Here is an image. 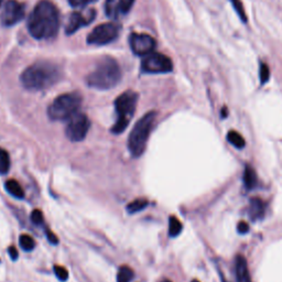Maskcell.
<instances>
[{"instance_id":"cell-21","label":"cell","mask_w":282,"mask_h":282,"mask_svg":"<svg viewBox=\"0 0 282 282\" xmlns=\"http://www.w3.org/2000/svg\"><path fill=\"white\" fill-rule=\"evenodd\" d=\"M134 273L132 269L128 266H121L117 273V282H130L132 280Z\"/></svg>"},{"instance_id":"cell-4","label":"cell","mask_w":282,"mask_h":282,"mask_svg":"<svg viewBox=\"0 0 282 282\" xmlns=\"http://www.w3.org/2000/svg\"><path fill=\"white\" fill-rule=\"evenodd\" d=\"M157 117V112L149 111L148 114L142 116L134 125L128 139V148L133 158H139L144 153L147 142L152 130L153 124Z\"/></svg>"},{"instance_id":"cell-10","label":"cell","mask_w":282,"mask_h":282,"mask_svg":"<svg viewBox=\"0 0 282 282\" xmlns=\"http://www.w3.org/2000/svg\"><path fill=\"white\" fill-rule=\"evenodd\" d=\"M24 18V6L17 0H8L3 6V9L0 16L1 24L5 27H12V25L20 22Z\"/></svg>"},{"instance_id":"cell-15","label":"cell","mask_w":282,"mask_h":282,"mask_svg":"<svg viewBox=\"0 0 282 282\" xmlns=\"http://www.w3.org/2000/svg\"><path fill=\"white\" fill-rule=\"evenodd\" d=\"M235 273L237 282H253L251 281L248 263L242 255H238L235 260Z\"/></svg>"},{"instance_id":"cell-20","label":"cell","mask_w":282,"mask_h":282,"mask_svg":"<svg viewBox=\"0 0 282 282\" xmlns=\"http://www.w3.org/2000/svg\"><path fill=\"white\" fill-rule=\"evenodd\" d=\"M183 229V225L177 219L175 216H171L169 218V235L171 237H176L180 235V233Z\"/></svg>"},{"instance_id":"cell-36","label":"cell","mask_w":282,"mask_h":282,"mask_svg":"<svg viewBox=\"0 0 282 282\" xmlns=\"http://www.w3.org/2000/svg\"><path fill=\"white\" fill-rule=\"evenodd\" d=\"M223 282H227V281H226V280H225V279H223Z\"/></svg>"},{"instance_id":"cell-29","label":"cell","mask_w":282,"mask_h":282,"mask_svg":"<svg viewBox=\"0 0 282 282\" xmlns=\"http://www.w3.org/2000/svg\"><path fill=\"white\" fill-rule=\"evenodd\" d=\"M237 232L241 234V235H245V234L249 232V225L244 222V220H241V222H239L237 225Z\"/></svg>"},{"instance_id":"cell-13","label":"cell","mask_w":282,"mask_h":282,"mask_svg":"<svg viewBox=\"0 0 282 282\" xmlns=\"http://www.w3.org/2000/svg\"><path fill=\"white\" fill-rule=\"evenodd\" d=\"M134 0H106L105 12L108 18L121 19L131 9Z\"/></svg>"},{"instance_id":"cell-14","label":"cell","mask_w":282,"mask_h":282,"mask_svg":"<svg viewBox=\"0 0 282 282\" xmlns=\"http://www.w3.org/2000/svg\"><path fill=\"white\" fill-rule=\"evenodd\" d=\"M248 214L253 222H257V220L262 219L264 215H266V203H264L261 198L253 197L249 202Z\"/></svg>"},{"instance_id":"cell-3","label":"cell","mask_w":282,"mask_h":282,"mask_svg":"<svg viewBox=\"0 0 282 282\" xmlns=\"http://www.w3.org/2000/svg\"><path fill=\"white\" fill-rule=\"evenodd\" d=\"M120 80L121 69L118 62L110 56H104L86 77V83L92 88L106 90L115 87Z\"/></svg>"},{"instance_id":"cell-2","label":"cell","mask_w":282,"mask_h":282,"mask_svg":"<svg viewBox=\"0 0 282 282\" xmlns=\"http://www.w3.org/2000/svg\"><path fill=\"white\" fill-rule=\"evenodd\" d=\"M62 71L52 62H37L30 65L20 76V82L29 90H43L58 83Z\"/></svg>"},{"instance_id":"cell-24","label":"cell","mask_w":282,"mask_h":282,"mask_svg":"<svg viewBox=\"0 0 282 282\" xmlns=\"http://www.w3.org/2000/svg\"><path fill=\"white\" fill-rule=\"evenodd\" d=\"M229 1L232 2L234 9L236 10L237 15L239 16V18H240V20L242 21V22H247V15H246L244 6H242V3H241L240 0H229Z\"/></svg>"},{"instance_id":"cell-31","label":"cell","mask_w":282,"mask_h":282,"mask_svg":"<svg viewBox=\"0 0 282 282\" xmlns=\"http://www.w3.org/2000/svg\"><path fill=\"white\" fill-rule=\"evenodd\" d=\"M8 254H9L10 256V258L12 260H17L19 257V255H18V250H17V248L15 246H10L9 248H8Z\"/></svg>"},{"instance_id":"cell-27","label":"cell","mask_w":282,"mask_h":282,"mask_svg":"<svg viewBox=\"0 0 282 282\" xmlns=\"http://www.w3.org/2000/svg\"><path fill=\"white\" fill-rule=\"evenodd\" d=\"M31 220L36 225H42L44 223V217H43L42 212L40 210H34L31 213Z\"/></svg>"},{"instance_id":"cell-7","label":"cell","mask_w":282,"mask_h":282,"mask_svg":"<svg viewBox=\"0 0 282 282\" xmlns=\"http://www.w3.org/2000/svg\"><path fill=\"white\" fill-rule=\"evenodd\" d=\"M120 29V25L115 22L99 24L87 36V43L92 45L108 44L118 38Z\"/></svg>"},{"instance_id":"cell-12","label":"cell","mask_w":282,"mask_h":282,"mask_svg":"<svg viewBox=\"0 0 282 282\" xmlns=\"http://www.w3.org/2000/svg\"><path fill=\"white\" fill-rule=\"evenodd\" d=\"M96 17V11L94 9H88L85 11H74L68 16L67 22L65 24V33L67 36L75 33L77 30L84 25L89 24L94 21Z\"/></svg>"},{"instance_id":"cell-16","label":"cell","mask_w":282,"mask_h":282,"mask_svg":"<svg viewBox=\"0 0 282 282\" xmlns=\"http://www.w3.org/2000/svg\"><path fill=\"white\" fill-rule=\"evenodd\" d=\"M242 181H244V185L247 190H253L255 186L257 185V182H258L257 173H256L255 169L251 166L245 167Z\"/></svg>"},{"instance_id":"cell-17","label":"cell","mask_w":282,"mask_h":282,"mask_svg":"<svg viewBox=\"0 0 282 282\" xmlns=\"http://www.w3.org/2000/svg\"><path fill=\"white\" fill-rule=\"evenodd\" d=\"M5 188L7 192L9 193L12 196L19 199H22L24 197V191L18 182L16 180H8L5 184Z\"/></svg>"},{"instance_id":"cell-32","label":"cell","mask_w":282,"mask_h":282,"mask_svg":"<svg viewBox=\"0 0 282 282\" xmlns=\"http://www.w3.org/2000/svg\"><path fill=\"white\" fill-rule=\"evenodd\" d=\"M220 115H222V118H226V117L228 116V110H227L226 107H223V109H222V112H220Z\"/></svg>"},{"instance_id":"cell-35","label":"cell","mask_w":282,"mask_h":282,"mask_svg":"<svg viewBox=\"0 0 282 282\" xmlns=\"http://www.w3.org/2000/svg\"><path fill=\"white\" fill-rule=\"evenodd\" d=\"M2 2H3V0H0V7L2 6Z\"/></svg>"},{"instance_id":"cell-11","label":"cell","mask_w":282,"mask_h":282,"mask_svg":"<svg viewBox=\"0 0 282 282\" xmlns=\"http://www.w3.org/2000/svg\"><path fill=\"white\" fill-rule=\"evenodd\" d=\"M130 47L138 56H147L152 53L155 47V40L146 33H132L129 39Z\"/></svg>"},{"instance_id":"cell-5","label":"cell","mask_w":282,"mask_h":282,"mask_svg":"<svg viewBox=\"0 0 282 282\" xmlns=\"http://www.w3.org/2000/svg\"><path fill=\"white\" fill-rule=\"evenodd\" d=\"M82 102H83L82 95L77 92L60 95L47 108V116L54 121L68 120L77 114Z\"/></svg>"},{"instance_id":"cell-6","label":"cell","mask_w":282,"mask_h":282,"mask_svg":"<svg viewBox=\"0 0 282 282\" xmlns=\"http://www.w3.org/2000/svg\"><path fill=\"white\" fill-rule=\"evenodd\" d=\"M138 102V94L133 90H126L115 101V109L117 120L111 128V132L115 134L123 133L131 120L136 110Z\"/></svg>"},{"instance_id":"cell-18","label":"cell","mask_w":282,"mask_h":282,"mask_svg":"<svg viewBox=\"0 0 282 282\" xmlns=\"http://www.w3.org/2000/svg\"><path fill=\"white\" fill-rule=\"evenodd\" d=\"M227 141L237 149H244L246 146L245 139L242 138L239 132L235 131V130H232V131L227 133Z\"/></svg>"},{"instance_id":"cell-34","label":"cell","mask_w":282,"mask_h":282,"mask_svg":"<svg viewBox=\"0 0 282 282\" xmlns=\"http://www.w3.org/2000/svg\"><path fill=\"white\" fill-rule=\"evenodd\" d=\"M191 282H199V281H198L197 279H194V280H192V281H191Z\"/></svg>"},{"instance_id":"cell-8","label":"cell","mask_w":282,"mask_h":282,"mask_svg":"<svg viewBox=\"0 0 282 282\" xmlns=\"http://www.w3.org/2000/svg\"><path fill=\"white\" fill-rule=\"evenodd\" d=\"M172 68L171 59L161 53H150L141 62V71L147 74H163L171 72Z\"/></svg>"},{"instance_id":"cell-19","label":"cell","mask_w":282,"mask_h":282,"mask_svg":"<svg viewBox=\"0 0 282 282\" xmlns=\"http://www.w3.org/2000/svg\"><path fill=\"white\" fill-rule=\"evenodd\" d=\"M149 202L147 201L146 198H137L132 201L131 203H129L127 205V211L128 213L130 214H134V213H138V212H141L144 211L145 208L148 206Z\"/></svg>"},{"instance_id":"cell-23","label":"cell","mask_w":282,"mask_h":282,"mask_svg":"<svg viewBox=\"0 0 282 282\" xmlns=\"http://www.w3.org/2000/svg\"><path fill=\"white\" fill-rule=\"evenodd\" d=\"M19 244L21 248L25 251H31L36 247V241H34L33 238L29 235H25V234L19 237Z\"/></svg>"},{"instance_id":"cell-30","label":"cell","mask_w":282,"mask_h":282,"mask_svg":"<svg viewBox=\"0 0 282 282\" xmlns=\"http://www.w3.org/2000/svg\"><path fill=\"white\" fill-rule=\"evenodd\" d=\"M45 233H46L47 239H49V241L51 242V244H53V245L59 244V238L56 237L54 234L50 231V229H45Z\"/></svg>"},{"instance_id":"cell-9","label":"cell","mask_w":282,"mask_h":282,"mask_svg":"<svg viewBox=\"0 0 282 282\" xmlns=\"http://www.w3.org/2000/svg\"><path fill=\"white\" fill-rule=\"evenodd\" d=\"M90 128V121L85 114H75L72 118L68 119V123L65 129V134L71 141H82L87 136Z\"/></svg>"},{"instance_id":"cell-1","label":"cell","mask_w":282,"mask_h":282,"mask_svg":"<svg viewBox=\"0 0 282 282\" xmlns=\"http://www.w3.org/2000/svg\"><path fill=\"white\" fill-rule=\"evenodd\" d=\"M59 10L49 0H41L28 19V30L38 40H50L59 32Z\"/></svg>"},{"instance_id":"cell-22","label":"cell","mask_w":282,"mask_h":282,"mask_svg":"<svg viewBox=\"0 0 282 282\" xmlns=\"http://www.w3.org/2000/svg\"><path fill=\"white\" fill-rule=\"evenodd\" d=\"M10 169V157L5 149L0 148V174H6Z\"/></svg>"},{"instance_id":"cell-25","label":"cell","mask_w":282,"mask_h":282,"mask_svg":"<svg viewBox=\"0 0 282 282\" xmlns=\"http://www.w3.org/2000/svg\"><path fill=\"white\" fill-rule=\"evenodd\" d=\"M269 77H270V71H269V67L266 63H261L260 65V82L261 84H266L269 81Z\"/></svg>"},{"instance_id":"cell-26","label":"cell","mask_w":282,"mask_h":282,"mask_svg":"<svg viewBox=\"0 0 282 282\" xmlns=\"http://www.w3.org/2000/svg\"><path fill=\"white\" fill-rule=\"evenodd\" d=\"M54 273L61 281H66L68 279L67 270L64 267L59 266V264H55L54 266Z\"/></svg>"},{"instance_id":"cell-33","label":"cell","mask_w":282,"mask_h":282,"mask_svg":"<svg viewBox=\"0 0 282 282\" xmlns=\"http://www.w3.org/2000/svg\"><path fill=\"white\" fill-rule=\"evenodd\" d=\"M160 282H172L170 280H162V281H160Z\"/></svg>"},{"instance_id":"cell-28","label":"cell","mask_w":282,"mask_h":282,"mask_svg":"<svg viewBox=\"0 0 282 282\" xmlns=\"http://www.w3.org/2000/svg\"><path fill=\"white\" fill-rule=\"evenodd\" d=\"M95 0H68V3L74 8H82L89 5Z\"/></svg>"}]
</instances>
